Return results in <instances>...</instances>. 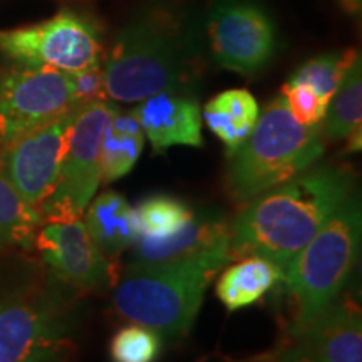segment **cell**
<instances>
[{
	"mask_svg": "<svg viewBox=\"0 0 362 362\" xmlns=\"http://www.w3.org/2000/svg\"><path fill=\"white\" fill-rule=\"evenodd\" d=\"M101 67L106 96L115 101L189 93L203 72L194 16L180 0H151L117 30Z\"/></svg>",
	"mask_w": 362,
	"mask_h": 362,
	"instance_id": "obj_1",
	"label": "cell"
},
{
	"mask_svg": "<svg viewBox=\"0 0 362 362\" xmlns=\"http://www.w3.org/2000/svg\"><path fill=\"white\" fill-rule=\"evenodd\" d=\"M356 194L351 168L315 163L277 187L257 194L230 225V253L264 257L282 275L293 257Z\"/></svg>",
	"mask_w": 362,
	"mask_h": 362,
	"instance_id": "obj_2",
	"label": "cell"
},
{
	"mask_svg": "<svg viewBox=\"0 0 362 362\" xmlns=\"http://www.w3.org/2000/svg\"><path fill=\"white\" fill-rule=\"evenodd\" d=\"M232 259L230 242L188 259L133 264L116 277L112 304L133 324L181 337L189 332L215 275Z\"/></svg>",
	"mask_w": 362,
	"mask_h": 362,
	"instance_id": "obj_3",
	"label": "cell"
},
{
	"mask_svg": "<svg viewBox=\"0 0 362 362\" xmlns=\"http://www.w3.org/2000/svg\"><path fill=\"white\" fill-rule=\"evenodd\" d=\"M324 146L322 126L298 123L280 94L267 104L248 138L230 155L228 193L238 203L250 202L315 165Z\"/></svg>",
	"mask_w": 362,
	"mask_h": 362,
	"instance_id": "obj_4",
	"label": "cell"
},
{
	"mask_svg": "<svg viewBox=\"0 0 362 362\" xmlns=\"http://www.w3.org/2000/svg\"><path fill=\"white\" fill-rule=\"evenodd\" d=\"M361 235V202L352 194L293 257L282 275L296 304L292 336L336 300L346 287L359 257Z\"/></svg>",
	"mask_w": 362,
	"mask_h": 362,
	"instance_id": "obj_5",
	"label": "cell"
},
{
	"mask_svg": "<svg viewBox=\"0 0 362 362\" xmlns=\"http://www.w3.org/2000/svg\"><path fill=\"white\" fill-rule=\"evenodd\" d=\"M72 310L56 292L22 288L0 298V362H56L74 349Z\"/></svg>",
	"mask_w": 362,
	"mask_h": 362,
	"instance_id": "obj_6",
	"label": "cell"
},
{
	"mask_svg": "<svg viewBox=\"0 0 362 362\" xmlns=\"http://www.w3.org/2000/svg\"><path fill=\"white\" fill-rule=\"evenodd\" d=\"M0 52L21 66L78 74L101 66L104 47L96 21L66 8L39 24L0 30Z\"/></svg>",
	"mask_w": 362,
	"mask_h": 362,
	"instance_id": "obj_7",
	"label": "cell"
},
{
	"mask_svg": "<svg viewBox=\"0 0 362 362\" xmlns=\"http://www.w3.org/2000/svg\"><path fill=\"white\" fill-rule=\"evenodd\" d=\"M116 110L115 103L101 99L86 104L76 112L57 185L37 210L42 223L83 218L101 183L99 160L103 138Z\"/></svg>",
	"mask_w": 362,
	"mask_h": 362,
	"instance_id": "obj_8",
	"label": "cell"
},
{
	"mask_svg": "<svg viewBox=\"0 0 362 362\" xmlns=\"http://www.w3.org/2000/svg\"><path fill=\"white\" fill-rule=\"evenodd\" d=\"M79 107L72 74L49 67H8L0 72V151Z\"/></svg>",
	"mask_w": 362,
	"mask_h": 362,
	"instance_id": "obj_9",
	"label": "cell"
},
{
	"mask_svg": "<svg viewBox=\"0 0 362 362\" xmlns=\"http://www.w3.org/2000/svg\"><path fill=\"white\" fill-rule=\"evenodd\" d=\"M205 30L214 61L237 74H257L277 52V25L259 0H214Z\"/></svg>",
	"mask_w": 362,
	"mask_h": 362,
	"instance_id": "obj_10",
	"label": "cell"
},
{
	"mask_svg": "<svg viewBox=\"0 0 362 362\" xmlns=\"http://www.w3.org/2000/svg\"><path fill=\"white\" fill-rule=\"evenodd\" d=\"M76 112L30 131L0 151V166L22 200L35 210L56 188Z\"/></svg>",
	"mask_w": 362,
	"mask_h": 362,
	"instance_id": "obj_11",
	"label": "cell"
},
{
	"mask_svg": "<svg viewBox=\"0 0 362 362\" xmlns=\"http://www.w3.org/2000/svg\"><path fill=\"white\" fill-rule=\"evenodd\" d=\"M33 243L62 284L93 291L112 280L110 259L99 250L81 218L44 221L35 230Z\"/></svg>",
	"mask_w": 362,
	"mask_h": 362,
	"instance_id": "obj_12",
	"label": "cell"
},
{
	"mask_svg": "<svg viewBox=\"0 0 362 362\" xmlns=\"http://www.w3.org/2000/svg\"><path fill=\"white\" fill-rule=\"evenodd\" d=\"M312 362H362L361 310L351 298H336L293 334Z\"/></svg>",
	"mask_w": 362,
	"mask_h": 362,
	"instance_id": "obj_13",
	"label": "cell"
},
{
	"mask_svg": "<svg viewBox=\"0 0 362 362\" xmlns=\"http://www.w3.org/2000/svg\"><path fill=\"white\" fill-rule=\"evenodd\" d=\"M133 111L155 151L203 146L202 110L189 93L163 90L139 101Z\"/></svg>",
	"mask_w": 362,
	"mask_h": 362,
	"instance_id": "obj_14",
	"label": "cell"
},
{
	"mask_svg": "<svg viewBox=\"0 0 362 362\" xmlns=\"http://www.w3.org/2000/svg\"><path fill=\"white\" fill-rule=\"evenodd\" d=\"M230 242V225L225 218L211 215L198 216L178 233L166 238H148L138 235L133 247V264H160L188 259Z\"/></svg>",
	"mask_w": 362,
	"mask_h": 362,
	"instance_id": "obj_15",
	"label": "cell"
},
{
	"mask_svg": "<svg viewBox=\"0 0 362 362\" xmlns=\"http://www.w3.org/2000/svg\"><path fill=\"white\" fill-rule=\"evenodd\" d=\"M86 210V228L104 255L117 257L133 245L138 237V226L134 210L123 194L101 193L90 200Z\"/></svg>",
	"mask_w": 362,
	"mask_h": 362,
	"instance_id": "obj_16",
	"label": "cell"
},
{
	"mask_svg": "<svg viewBox=\"0 0 362 362\" xmlns=\"http://www.w3.org/2000/svg\"><path fill=\"white\" fill-rule=\"evenodd\" d=\"M259 116V103L247 89L218 93L205 104L202 112V119H205L208 129L223 143L228 156L248 138Z\"/></svg>",
	"mask_w": 362,
	"mask_h": 362,
	"instance_id": "obj_17",
	"label": "cell"
},
{
	"mask_svg": "<svg viewBox=\"0 0 362 362\" xmlns=\"http://www.w3.org/2000/svg\"><path fill=\"white\" fill-rule=\"evenodd\" d=\"M282 280V272L264 257H243L228 267L216 284V296L226 310H238L255 304Z\"/></svg>",
	"mask_w": 362,
	"mask_h": 362,
	"instance_id": "obj_18",
	"label": "cell"
},
{
	"mask_svg": "<svg viewBox=\"0 0 362 362\" xmlns=\"http://www.w3.org/2000/svg\"><path fill=\"white\" fill-rule=\"evenodd\" d=\"M144 146V133L134 111L117 110L103 138L99 176L104 183L123 178L134 168Z\"/></svg>",
	"mask_w": 362,
	"mask_h": 362,
	"instance_id": "obj_19",
	"label": "cell"
},
{
	"mask_svg": "<svg viewBox=\"0 0 362 362\" xmlns=\"http://www.w3.org/2000/svg\"><path fill=\"white\" fill-rule=\"evenodd\" d=\"M362 119V64L361 56L346 71L334 96L327 104L322 119L324 139L346 141L354 131L361 129Z\"/></svg>",
	"mask_w": 362,
	"mask_h": 362,
	"instance_id": "obj_20",
	"label": "cell"
},
{
	"mask_svg": "<svg viewBox=\"0 0 362 362\" xmlns=\"http://www.w3.org/2000/svg\"><path fill=\"white\" fill-rule=\"evenodd\" d=\"M40 225L39 211L22 200L0 166V253L13 245L33 243Z\"/></svg>",
	"mask_w": 362,
	"mask_h": 362,
	"instance_id": "obj_21",
	"label": "cell"
},
{
	"mask_svg": "<svg viewBox=\"0 0 362 362\" xmlns=\"http://www.w3.org/2000/svg\"><path fill=\"white\" fill-rule=\"evenodd\" d=\"M138 235L148 238H166L178 233L194 216L187 203L170 194H151L134 210Z\"/></svg>",
	"mask_w": 362,
	"mask_h": 362,
	"instance_id": "obj_22",
	"label": "cell"
},
{
	"mask_svg": "<svg viewBox=\"0 0 362 362\" xmlns=\"http://www.w3.org/2000/svg\"><path fill=\"white\" fill-rule=\"evenodd\" d=\"M359 52L356 49H346L342 52H325L305 61L298 66L288 81L309 84L312 89L329 104L339 84L349 69V66L356 61Z\"/></svg>",
	"mask_w": 362,
	"mask_h": 362,
	"instance_id": "obj_23",
	"label": "cell"
},
{
	"mask_svg": "<svg viewBox=\"0 0 362 362\" xmlns=\"http://www.w3.org/2000/svg\"><path fill=\"white\" fill-rule=\"evenodd\" d=\"M160 354V334L139 324L121 327L110 344L112 362H156Z\"/></svg>",
	"mask_w": 362,
	"mask_h": 362,
	"instance_id": "obj_24",
	"label": "cell"
},
{
	"mask_svg": "<svg viewBox=\"0 0 362 362\" xmlns=\"http://www.w3.org/2000/svg\"><path fill=\"white\" fill-rule=\"evenodd\" d=\"M282 96L287 103L288 111L304 126H317L322 123L327 103L324 101L309 84L287 81L282 86Z\"/></svg>",
	"mask_w": 362,
	"mask_h": 362,
	"instance_id": "obj_25",
	"label": "cell"
},
{
	"mask_svg": "<svg viewBox=\"0 0 362 362\" xmlns=\"http://www.w3.org/2000/svg\"><path fill=\"white\" fill-rule=\"evenodd\" d=\"M72 81H74V90L81 106L107 98L101 66L72 74Z\"/></svg>",
	"mask_w": 362,
	"mask_h": 362,
	"instance_id": "obj_26",
	"label": "cell"
},
{
	"mask_svg": "<svg viewBox=\"0 0 362 362\" xmlns=\"http://www.w3.org/2000/svg\"><path fill=\"white\" fill-rule=\"evenodd\" d=\"M277 362H312V361L310 357L296 344V346L288 347V349L279 357Z\"/></svg>",
	"mask_w": 362,
	"mask_h": 362,
	"instance_id": "obj_27",
	"label": "cell"
},
{
	"mask_svg": "<svg viewBox=\"0 0 362 362\" xmlns=\"http://www.w3.org/2000/svg\"><path fill=\"white\" fill-rule=\"evenodd\" d=\"M342 11L349 16H359L362 11V0H339Z\"/></svg>",
	"mask_w": 362,
	"mask_h": 362,
	"instance_id": "obj_28",
	"label": "cell"
}]
</instances>
